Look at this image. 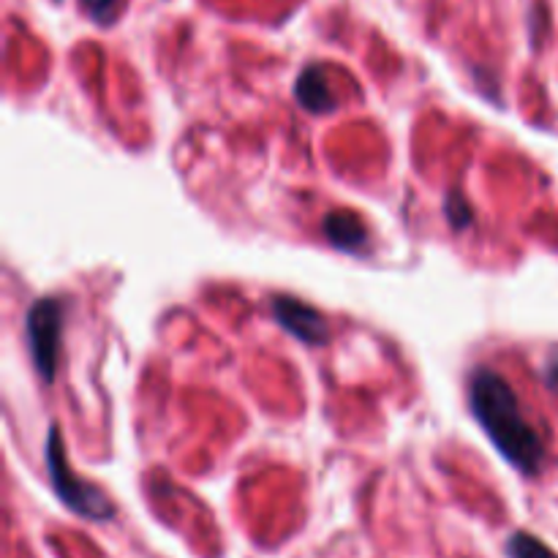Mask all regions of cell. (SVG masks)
Returning <instances> with one entry per match:
<instances>
[{"mask_svg": "<svg viewBox=\"0 0 558 558\" xmlns=\"http://www.w3.org/2000/svg\"><path fill=\"white\" fill-rule=\"evenodd\" d=\"M469 407H472L474 420L483 425L485 436L494 441V447L510 466L529 474V477H534L543 469V439L532 428V423L523 417L515 390L505 376L490 368L474 371L472 381H469Z\"/></svg>", "mask_w": 558, "mask_h": 558, "instance_id": "cell-1", "label": "cell"}, {"mask_svg": "<svg viewBox=\"0 0 558 558\" xmlns=\"http://www.w3.org/2000/svg\"><path fill=\"white\" fill-rule=\"evenodd\" d=\"M44 458H47L49 483H52L58 499L69 507L74 515L87 518V521H109L114 515L112 501L98 490L96 485L85 483L71 472L69 461H65L63 441H60L58 425H52L47 434V447H44Z\"/></svg>", "mask_w": 558, "mask_h": 558, "instance_id": "cell-2", "label": "cell"}, {"mask_svg": "<svg viewBox=\"0 0 558 558\" xmlns=\"http://www.w3.org/2000/svg\"><path fill=\"white\" fill-rule=\"evenodd\" d=\"M25 332L38 376L52 385L54 371H58L60 332H63V305L54 298L36 300L25 316Z\"/></svg>", "mask_w": 558, "mask_h": 558, "instance_id": "cell-3", "label": "cell"}, {"mask_svg": "<svg viewBox=\"0 0 558 558\" xmlns=\"http://www.w3.org/2000/svg\"><path fill=\"white\" fill-rule=\"evenodd\" d=\"M272 316H276L278 325L294 336L298 341L308 343V347H322L330 338V330H327V319L311 305L300 303L298 298H289V294H278L272 300Z\"/></svg>", "mask_w": 558, "mask_h": 558, "instance_id": "cell-4", "label": "cell"}, {"mask_svg": "<svg viewBox=\"0 0 558 558\" xmlns=\"http://www.w3.org/2000/svg\"><path fill=\"white\" fill-rule=\"evenodd\" d=\"M294 98L311 114H325L336 109V96H332L330 80L322 65H308L300 71L298 82H294Z\"/></svg>", "mask_w": 558, "mask_h": 558, "instance_id": "cell-5", "label": "cell"}, {"mask_svg": "<svg viewBox=\"0 0 558 558\" xmlns=\"http://www.w3.org/2000/svg\"><path fill=\"white\" fill-rule=\"evenodd\" d=\"M325 238L330 240L336 248L341 251H363L368 243V229H365L363 218L352 210H336L325 218Z\"/></svg>", "mask_w": 558, "mask_h": 558, "instance_id": "cell-6", "label": "cell"}, {"mask_svg": "<svg viewBox=\"0 0 558 558\" xmlns=\"http://www.w3.org/2000/svg\"><path fill=\"white\" fill-rule=\"evenodd\" d=\"M507 556L510 558H558L543 539H537L534 534L515 532L507 539Z\"/></svg>", "mask_w": 558, "mask_h": 558, "instance_id": "cell-7", "label": "cell"}, {"mask_svg": "<svg viewBox=\"0 0 558 558\" xmlns=\"http://www.w3.org/2000/svg\"><path fill=\"white\" fill-rule=\"evenodd\" d=\"M82 9L87 11V16L90 20H96L98 25H109V22H114V16H118V9H120V0H80Z\"/></svg>", "mask_w": 558, "mask_h": 558, "instance_id": "cell-8", "label": "cell"}, {"mask_svg": "<svg viewBox=\"0 0 558 558\" xmlns=\"http://www.w3.org/2000/svg\"><path fill=\"white\" fill-rule=\"evenodd\" d=\"M445 210H447V218H450V223L456 229H463V227H469V223H472V213H469L466 202H463V196L458 194V191H452V194L447 196Z\"/></svg>", "mask_w": 558, "mask_h": 558, "instance_id": "cell-9", "label": "cell"}]
</instances>
